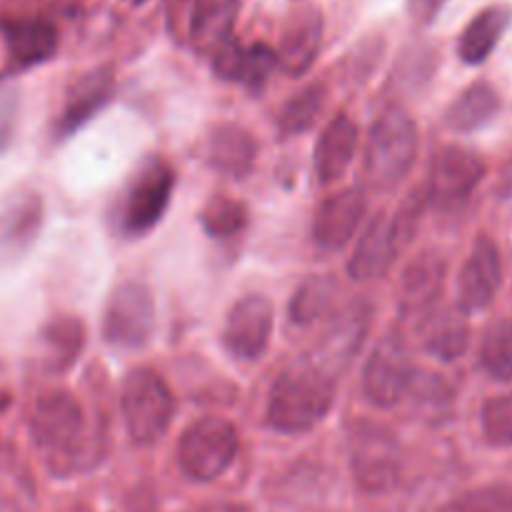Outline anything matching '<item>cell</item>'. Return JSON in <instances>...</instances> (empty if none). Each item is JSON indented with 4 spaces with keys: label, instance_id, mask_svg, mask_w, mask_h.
<instances>
[{
    "label": "cell",
    "instance_id": "cell-1",
    "mask_svg": "<svg viewBox=\"0 0 512 512\" xmlns=\"http://www.w3.org/2000/svg\"><path fill=\"white\" fill-rule=\"evenodd\" d=\"M30 435L40 458L58 478L88 473L105 455L103 420L90 418L70 390H50L38 398Z\"/></svg>",
    "mask_w": 512,
    "mask_h": 512
},
{
    "label": "cell",
    "instance_id": "cell-2",
    "mask_svg": "<svg viewBox=\"0 0 512 512\" xmlns=\"http://www.w3.org/2000/svg\"><path fill=\"white\" fill-rule=\"evenodd\" d=\"M335 405V378L310 358L298 360L275 380L268 398V425L283 435L318 428Z\"/></svg>",
    "mask_w": 512,
    "mask_h": 512
},
{
    "label": "cell",
    "instance_id": "cell-3",
    "mask_svg": "<svg viewBox=\"0 0 512 512\" xmlns=\"http://www.w3.org/2000/svg\"><path fill=\"white\" fill-rule=\"evenodd\" d=\"M418 160V125L403 105H390L370 130L365 148V178L380 193L395 190Z\"/></svg>",
    "mask_w": 512,
    "mask_h": 512
},
{
    "label": "cell",
    "instance_id": "cell-4",
    "mask_svg": "<svg viewBox=\"0 0 512 512\" xmlns=\"http://www.w3.org/2000/svg\"><path fill=\"white\" fill-rule=\"evenodd\" d=\"M175 170L160 155H148L125 183L115 205V228L125 238H143L160 225L173 200Z\"/></svg>",
    "mask_w": 512,
    "mask_h": 512
},
{
    "label": "cell",
    "instance_id": "cell-5",
    "mask_svg": "<svg viewBox=\"0 0 512 512\" xmlns=\"http://www.w3.org/2000/svg\"><path fill=\"white\" fill-rule=\"evenodd\" d=\"M120 410L128 438L140 448H148L158 443L173 423V390L153 368H135L125 375L120 388Z\"/></svg>",
    "mask_w": 512,
    "mask_h": 512
},
{
    "label": "cell",
    "instance_id": "cell-6",
    "mask_svg": "<svg viewBox=\"0 0 512 512\" xmlns=\"http://www.w3.org/2000/svg\"><path fill=\"white\" fill-rule=\"evenodd\" d=\"M348 450L350 470L363 493L383 495L398 485L403 473V445L393 430L360 420L350 430Z\"/></svg>",
    "mask_w": 512,
    "mask_h": 512
},
{
    "label": "cell",
    "instance_id": "cell-7",
    "mask_svg": "<svg viewBox=\"0 0 512 512\" xmlns=\"http://www.w3.org/2000/svg\"><path fill=\"white\" fill-rule=\"evenodd\" d=\"M238 450L240 435L235 425L208 415L183 430L178 440V465L188 480L213 483L235 463Z\"/></svg>",
    "mask_w": 512,
    "mask_h": 512
},
{
    "label": "cell",
    "instance_id": "cell-8",
    "mask_svg": "<svg viewBox=\"0 0 512 512\" xmlns=\"http://www.w3.org/2000/svg\"><path fill=\"white\" fill-rule=\"evenodd\" d=\"M155 333V300L140 280L115 285L103 310V338L118 350H140Z\"/></svg>",
    "mask_w": 512,
    "mask_h": 512
},
{
    "label": "cell",
    "instance_id": "cell-9",
    "mask_svg": "<svg viewBox=\"0 0 512 512\" xmlns=\"http://www.w3.org/2000/svg\"><path fill=\"white\" fill-rule=\"evenodd\" d=\"M370 325H373V305L363 298L353 300L330 318V325L320 335L310 360L320 370H325L330 378L338 380L358 358L360 348L370 333Z\"/></svg>",
    "mask_w": 512,
    "mask_h": 512
},
{
    "label": "cell",
    "instance_id": "cell-10",
    "mask_svg": "<svg viewBox=\"0 0 512 512\" xmlns=\"http://www.w3.org/2000/svg\"><path fill=\"white\" fill-rule=\"evenodd\" d=\"M485 178V163L478 153L460 145H445L435 153L430 168L428 200L445 213L463 208Z\"/></svg>",
    "mask_w": 512,
    "mask_h": 512
},
{
    "label": "cell",
    "instance_id": "cell-11",
    "mask_svg": "<svg viewBox=\"0 0 512 512\" xmlns=\"http://www.w3.org/2000/svg\"><path fill=\"white\" fill-rule=\"evenodd\" d=\"M415 368L400 335H385L370 353L363 370V393L375 408H393L413 385Z\"/></svg>",
    "mask_w": 512,
    "mask_h": 512
},
{
    "label": "cell",
    "instance_id": "cell-12",
    "mask_svg": "<svg viewBox=\"0 0 512 512\" xmlns=\"http://www.w3.org/2000/svg\"><path fill=\"white\" fill-rule=\"evenodd\" d=\"M273 338V305L265 295H245L223 325V345L240 363H258Z\"/></svg>",
    "mask_w": 512,
    "mask_h": 512
},
{
    "label": "cell",
    "instance_id": "cell-13",
    "mask_svg": "<svg viewBox=\"0 0 512 512\" xmlns=\"http://www.w3.org/2000/svg\"><path fill=\"white\" fill-rule=\"evenodd\" d=\"M45 205L38 190L20 188L0 203V265L23 260L43 230Z\"/></svg>",
    "mask_w": 512,
    "mask_h": 512
},
{
    "label": "cell",
    "instance_id": "cell-14",
    "mask_svg": "<svg viewBox=\"0 0 512 512\" xmlns=\"http://www.w3.org/2000/svg\"><path fill=\"white\" fill-rule=\"evenodd\" d=\"M115 95V73L110 65L93 68L80 75L70 85L65 103L55 118L53 135L58 140H68L70 135L80 133L88 123H93L100 113L110 105Z\"/></svg>",
    "mask_w": 512,
    "mask_h": 512
},
{
    "label": "cell",
    "instance_id": "cell-15",
    "mask_svg": "<svg viewBox=\"0 0 512 512\" xmlns=\"http://www.w3.org/2000/svg\"><path fill=\"white\" fill-rule=\"evenodd\" d=\"M503 285V258L488 235H480L465 260L458 278V308L463 313H480L490 308Z\"/></svg>",
    "mask_w": 512,
    "mask_h": 512
},
{
    "label": "cell",
    "instance_id": "cell-16",
    "mask_svg": "<svg viewBox=\"0 0 512 512\" xmlns=\"http://www.w3.org/2000/svg\"><path fill=\"white\" fill-rule=\"evenodd\" d=\"M368 213V195L360 188H345L328 195L313 218V240L320 250H343L358 233Z\"/></svg>",
    "mask_w": 512,
    "mask_h": 512
},
{
    "label": "cell",
    "instance_id": "cell-17",
    "mask_svg": "<svg viewBox=\"0 0 512 512\" xmlns=\"http://www.w3.org/2000/svg\"><path fill=\"white\" fill-rule=\"evenodd\" d=\"M445 275H448V265L433 250H425L418 258L410 260L398 285V303L403 318L423 320L433 313L435 303L443 295Z\"/></svg>",
    "mask_w": 512,
    "mask_h": 512
},
{
    "label": "cell",
    "instance_id": "cell-18",
    "mask_svg": "<svg viewBox=\"0 0 512 512\" xmlns=\"http://www.w3.org/2000/svg\"><path fill=\"white\" fill-rule=\"evenodd\" d=\"M400 253H403V248H400L398 235H395L393 218L388 213L375 215L355 245V253L348 263L350 278L358 280V283L383 280L395 260L400 258Z\"/></svg>",
    "mask_w": 512,
    "mask_h": 512
},
{
    "label": "cell",
    "instance_id": "cell-19",
    "mask_svg": "<svg viewBox=\"0 0 512 512\" xmlns=\"http://www.w3.org/2000/svg\"><path fill=\"white\" fill-rule=\"evenodd\" d=\"M323 45V15L318 8H300L280 33L278 68L288 75H303L313 68Z\"/></svg>",
    "mask_w": 512,
    "mask_h": 512
},
{
    "label": "cell",
    "instance_id": "cell-20",
    "mask_svg": "<svg viewBox=\"0 0 512 512\" xmlns=\"http://www.w3.org/2000/svg\"><path fill=\"white\" fill-rule=\"evenodd\" d=\"M258 143L253 133L238 123H218L205 140V160L210 168L228 178L243 180L253 173Z\"/></svg>",
    "mask_w": 512,
    "mask_h": 512
},
{
    "label": "cell",
    "instance_id": "cell-21",
    "mask_svg": "<svg viewBox=\"0 0 512 512\" xmlns=\"http://www.w3.org/2000/svg\"><path fill=\"white\" fill-rule=\"evenodd\" d=\"M3 35L13 70L35 68L58 50V30L45 18H8L3 23Z\"/></svg>",
    "mask_w": 512,
    "mask_h": 512
},
{
    "label": "cell",
    "instance_id": "cell-22",
    "mask_svg": "<svg viewBox=\"0 0 512 512\" xmlns=\"http://www.w3.org/2000/svg\"><path fill=\"white\" fill-rule=\"evenodd\" d=\"M358 148V125L348 113H338L320 133L315 145V178L320 185H333L348 173Z\"/></svg>",
    "mask_w": 512,
    "mask_h": 512
},
{
    "label": "cell",
    "instance_id": "cell-23",
    "mask_svg": "<svg viewBox=\"0 0 512 512\" xmlns=\"http://www.w3.org/2000/svg\"><path fill=\"white\" fill-rule=\"evenodd\" d=\"M240 0H193L188 15L190 43L200 53H215L228 38H233Z\"/></svg>",
    "mask_w": 512,
    "mask_h": 512
},
{
    "label": "cell",
    "instance_id": "cell-24",
    "mask_svg": "<svg viewBox=\"0 0 512 512\" xmlns=\"http://www.w3.org/2000/svg\"><path fill=\"white\" fill-rule=\"evenodd\" d=\"M85 345V325L75 315L53 318L40 330V360L48 373H65L78 363Z\"/></svg>",
    "mask_w": 512,
    "mask_h": 512
},
{
    "label": "cell",
    "instance_id": "cell-25",
    "mask_svg": "<svg viewBox=\"0 0 512 512\" xmlns=\"http://www.w3.org/2000/svg\"><path fill=\"white\" fill-rule=\"evenodd\" d=\"M500 113V95L490 83L480 80L465 88L445 110V125L453 133H475L493 123Z\"/></svg>",
    "mask_w": 512,
    "mask_h": 512
},
{
    "label": "cell",
    "instance_id": "cell-26",
    "mask_svg": "<svg viewBox=\"0 0 512 512\" xmlns=\"http://www.w3.org/2000/svg\"><path fill=\"white\" fill-rule=\"evenodd\" d=\"M510 23V10L503 5H490L480 10L458 40V55L465 65H480L490 58Z\"/></svg>",
    "mask_w": 512,
    "mask_h": 512
},
{
    "label": "cell",
    "instance_id": "cell-27",
    "mask_svg": "<svg viewBox=\"0 0 512 512\" xmlns=\"http://www.w3.org/2000/svg\"><path fill=\"white\" fill-rule=\"evenodd\" d=\"M0 512H38L35 480L13 445H0Z\"/></svg>",
    "mask_w": 512,
    "mask_h": 512
},
{
    "label": "cell",
    "instance_id": "cell-28",
    "mask_svg": "<svg viewBox=\"0 0 512 512\" xmlns=\"http://www.w3.org/2000/svg\"><path fill=\"white\" fill-rule=\"evenodd\" d=\"M430 323L425 330V350L443 363H455L465 355L470 345L468 313L460 308H445L428 315Z\"/></svg>",
    "mask_w": 512,
    "mask_h": 512
},
{
    "label": "cell",
    "instance_id": "cell-29",
    "mask_svg": "<svg viewBox=\"0 0 512 512\" xmlns=\"http://www.w3.org/2000/svg\"><path fill=\"white\" fill-rule=\"evenodd\" d=\"M335 300H338V283L330 275H308L290 298V323L298 328H310L333 313Z\"/></svg>",
    "mask_w": 512,
    "mask_h": 512
},
{
    "label": "cell",
    "instance_id": "cell-30",
    "mask_svg": "<svg viewBox=\"0 0 512 512\" xmlns=\"http://www.w3.org/2000/svg\"><path fill=\"white\" fill-rule=\"evenodd\" d=\"M325 103H328V85L325 83H310L295 95H290L278 113L280 135L295 138V135L308 133L323 115Z\"/></svg>",
    "mask_w": 512,
    "mask_h": 512
},
{
    "label": "cell",
    "instance_id": "cell-31",
    "mask_svg": "<svg viewBox=\"0 0 512 512\" xmlns=\"http://www.w3.org/2000/svg\"><path fill=\"white\" fill-rule=\"evenodd\" d=\"M478 363L488 378L498 383L512 380V323L495 320L485 328L478 348Z\"/></svg>",
    "mask_w": 512,
    "mask_h": 512
},
{
    "label": "cell",
    "instance_id": "cell-32",
    "mask_svg": "<svg viewBox=\"0 0 512 512\" xmlns=\"http://www.w3.org/2000/svg\"><path fill=\"white\" fill-rule=\"evenodd\" d=\"M250 223L248 205L230 195H213L200 210V225L215 240L238 238Z\"/></svg>",
    "mask_w": 512,
    "mask_h": 512
},
{
    "label": "cell",
    "instance_id": "cell-33",
    "mask_svg": "<svg viewBox=\"0 0 512 512\" xmlns=\"http://www.w3.org/2000/svg\"><path fill=\"white\" fill-rule=\"evenodd\" d=\"M440 512H512L510 485H483L455 495Z\"/></svg>",
    "mask_w": 512,
    "mask_h": 512
},
{
    "label": "cell",
    "instance_id": "cell-34",
    "mask_svg": "<svg viewBox=\"0 0 512 512\" xmlns=\"http://www.w3.org/2000/svg\"><path fill=\"white\" fill-rule=\"evenodd\" d=\"M480 428L485 440L495 448H510L512 445V393H503L490 398L480 410Z\"/></svg>",
    "mask_w": 512,
    "mask_h": 512
},
{
    "label": "cell",
    "instance_id": "cell-35",
    "mask_svg": "<svg viewBox=\"0 0 512 512\" xmlns=\"http://www.w3.org/2000/svg\"><path fill=\"white\" fill-rule=\"evenodd\" d=\"M278 68V55L275 48L265 43L245 45V65H243V78L240 83L250 90V93H260L268 85L270 75Z\"/></svg>",
    "mask_w": 512,
    "mask_h": 512
},
{
    "label": "cell",
    "instance_id": "cell-36",
    "mask_svg": "<svg viewBox=\"0 0 512 512\" xmlns=\"http://www.w3.org/2000/svg\"><path fill=\"white\" fill-rule=\"evenodd\" d=\"M20 115V93L13 80L0 78V158L15 138Z\"/></svg>",
    "mask_w": 512,
    "mask_h": 512
},
{
    "label": "cell",
    "instance_id": "cell-37",
    "mask_svg": "<svg viewBox=\"0 0 512 512\" xmlns=\"http://www.w3.org/2000/svg\"><path fill=\"white\" fill-rule=\"evenodd\" d=\"M445 5V0H408V10L413 15L415 23L428 25L438 18L440 8Z\"/></svg>",
    "mask_w": 512,
    "mask_h": 512
},
{
    "label": "cell",
    "instance_id": "cell-38",
    "mask_svg": "<svg viewBox=\"0 0 512 512\" xmlns=\"http://www.w3.org/2000/svg\"><path fill=\"white\" fill-rule=\"evenodd\" d=\"M195 512H250L245 505L240 503H230V500H218V503H208L203 508H198Z\"/></svg>",
    "mask_w": 512,
    "mask_h": 512
},
{
    "label": "cell",
    "instance_id": "cell-39",
    "mask_svg": "<svg viewBox=\"0 0 512 512\" xmlns=\"http://www.w3.org/2000/svg\"><path fill=\"white\" fill-rule=\"evenodd\" d=\"M500 193L512 195V158L508 160V168L503 170V180H500Z\"/></svg>",
    "mask_w": 512,
    "mask_h": 512
},
{
    "label": "cell",
    "instance_id": "cell-40",
    "mask_svg": "<svg viewBox=\"0 0 512 512\" xmlns=\"http://www.w3.org/2000/svg\"><path fill=\"white\" fill-rule=\"evenodd\" d=\"M128 3H133V5H143L145 0H128Z\"/></svg>",
    "mask_w": 512,
    "mask_h": 512
},
{
    "label": "cell",
    "instance_id": "cell-41",
    "mask_svg": "<svg viewBox=\"0 0 512 512\" xmlns=\"http://www.w3.org/2000/svg\"><path fill=\"white\" fill-rule=\"evenodd\" d=\"M70 512H85V510H70Z\"/></svg>",
    "mask_w": 512,
    "mask_h": 512
}]
</instances>
